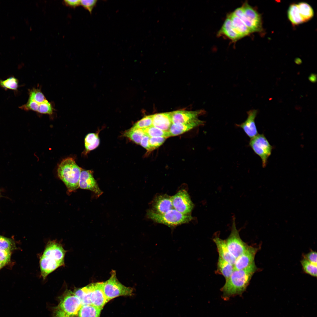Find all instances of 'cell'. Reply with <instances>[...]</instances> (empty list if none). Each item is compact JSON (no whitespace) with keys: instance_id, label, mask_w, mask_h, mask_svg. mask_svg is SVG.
<instances>
[{"instance_id":"1","label":"cell","mask_w":317,"mask_h":317,"mask_svg":"<svg viewBox=\"0 0 317 317\" xmlns=\"http://www.w3.org/2000/svg\"><path fill=\"white\" fill-rule=\"evenodd\" d=\"M257 269L255 262L245 268L235 269L221 289L223 299L227 300L233 296H241Z\"/></svg>"},{"instance_id":"2","label":"cell","mask_w":317,"mask_h":317,"mask_svg":"<svg viewBox=\"0 0 317 317\" xmlns=\"http://www.w3.org/2000/svg\"><path fill=\"white\" fill-rule=\"evenodd\" d=\"M81 169L72 158L64 159L58 168L59 178L66 186L69 192H72L79 188V181Z\"/></svg>"},{"instance_id":"3","label":"cell","mask_w":317,"mask_h":317,"mask_svg":"<svg viewBox=\"0 0 317 317\" xmlns=\"http://www.w3.org/2000/svg\"><path fill=\"white\" fill-rule=\"evenodd\" d=\"M232 12L243 21L251 33L260 32L263 31L260 14L255 8L250 5L247 1L241 6L235 9Z\"/></svg>"},{"instance_id":"4","label":"cell","mask_w":317,"mask_h":317,"mask_svg":"<svg viewBox=\"0 0 317 317\" xmlns=\"http://www.w3.org/2000/svg\"><path fill=\"white\" fill-rule=\"evenodd\" d=\"M147 216L154 222L163 224L170 227H174L187 223L193 219L190 214H183L174 208L163 214L157 213L152 210L147 212Z\"/></svg>"},{"instance_id":"5","label":"cell","mask_w":317,"mask_h":317,"mask_svg":"<svg viewBox=\"0 0 317 317\" xmlns=\"http://www.w3.org/2000/svg\"><path fill=\"white\" fill-rule=\"evenodd\" d=\"M102 289L107 302L117 297L121 296H131L133 289L123 285L117 278L116 271L112 270L109 278L102 282Z\"/></svg>"},{"instance_id":"6","label":"cell","mask_w":317,"mask_h":317,"mask_svg":"<svg viewBox=\"0 0 317 317\" xmlns=\"http://www.w3.org/2000/svg\"><path fill=\"white\" fill-rule=\"evenodd\" d=\"M82 306L80 299L74 292L67 290L60 299V302L56 307L70 316H74L78 315Z\"/></svg>"},{"instance_id":"7","label":"cell","mask_w":317,"mask_h":317,"mask_svg":"<svg viewBox=\"0 0 317 317\" xmlns=\"http://www.w3.org/2000/svg\"><path fill=\"white\" fill-rule=\"evenodd\" d=\"M249 145L254 152L261 158L262 167H265L271 154L272 146L265 136L263 134H258L251 139Z\"/></svg>"},{"instance_id":"8","label":"cell","mask_w":317,"mask_h":317,"mask_svg":"<svg viewBox=\"0 0 317 317\" xmlns=\"http://www.w3.org/2000/svg\"><path fill=\"white\" fill-rule=\"evenodd\" d=\"M225 241L229 251L236 259L245 252L249 246L241 238L239 231L236 228L234 218L233 220L230 234Z\"/></svg>"},{"instance_id":"9","label":"cell","mask_w":317,"mask_h":317,"mask_svg":"<svg viewBox=\"0 0 317 317\" xmlns=\"http://www.w3.org/2000/svg\"><path fill=\"white\" fill-rule=\"evenodd\" d=\"M173 208L183 214H190L194 205L187 192L185 190H179L171 197Z\"/></svg>"},{"instance_id":"10","label":"cell","mask_w":317,"mask_h":317,"mask_svg":"<svg viewBox=\"0 0 317 317\" xmlns=\"http://www.w3.org/2000/svg\"><path fill=\"white\" fill-rule=\"evenodd\" d=\"M79 187L93 192L97 197L103 193L90 170L81 171L79 181Z\"/></svg>"},{"instance_id":"11","label":"cell","mask_w":317,"mask_h":317,"mask_svg":"<svg viewBox=\"0 0 317 317\" xmlns=\"http://www.w3.org/2000/svg\"><path fill=\"white\" fill-rule=\"evenodd\" d=\"M102 282L92 283L88 284L91 304L102 310L108 302L102 287Z\"/></svg>"},{"instance_id":"12","label":"cell","mask_w":317,"mask_h":317,"mask_svg":"<svg viewBox=\"0 0 317 317\" xmlns=\"http://www.w3.org/2000/svg\"><path fill=\"white\" fill-rule=\"evenodd\" d=\"M205 113V111L202 109L195 111L179 110L172 112V123H183L191 122L198 119L200 116Z\"/></svg>"},{"instance_id":"13","label":"cell","mask_w":317,"mask_h":317,"mask_svg":"<svg viewBox=\"0 0 317 317\" xmlns=\"http://www.w3.org/2000/svg\"><path fill=\"white\" fill-rule=\"evenodd\" d=\"M258 248L249 246L242 254L236 258L234 265L235 269L245 268L254 262V259Z\"/></svg>"},{"instance_id":"14","label":"cell","mask_w":317,"mask_h":317,"mask_svg":"<svg viewBox=\"0 0 317 317\" xmlns=\"http://www.w3.org/2000/svg\"><path fill=\"white\" fill-rule=\"evenodd\" d=\"M257 112V110L254 109L249 111L247 112L248 116L246 120L242 124L237 125L242 128L251 139L258 134L255 122Z\"/></svg>"},{"instance_id":"15","label":"cell","mask_w":317,"mask_h":317,"mask_svg":"<svg viewBox=\"0 0 317 317\" xmlns=\"http://www.w3.org/2000/svg\"><path fill=\"white\" fill-rule=\"evenodd\" d=\"M64 264V262H59L42 255L40 258V265L41 275L43 279H45L49 274Z\"/></svg>"},{"instance_id":"16","label":"cell","mask_w":317,"mask_h":317,"mask_svg":"<svg viewBox=\"0 0 317 317\" xmlns=\"http://www.w3.org/2000/svg\"><path fill=\"white\" fill-rule=\"evenodd\" d=\"M204 122L198 119L191 122L183 123L172 124L168 131L170 136L178 135L204 124Z\"/></svg>"},{"instance_id":"17","label":"cell","mask_w":317,"mask_h":317,"mask_svg":"<svg viewBox=\"0 0 317 317\" xmlns=\"http://www.w3.org/2000/svg\"><path fill=\"white\" fill-rule=\"evenodd\" d=\"M152 205L154 210H153L159 214H164L173 208L171 197L166 194L160 195L156 197Z\"/></svg>"},{"instance_id":"18","label":"cell","mask_w":317,"mask_h":317,"mask_svg":"<svg viewBox=\"0 0 317 317\" xmlns=\"http://www.w3.org/2000/svg\"><path fill=\"white\" fill-rule=\"evenodd\" d=\"M65 252L66 251L60 245L51 241L47 245L43 255L59 262H64Z\"/></svg>"},{"instance_id":"19","label":"cell","mask_w":317,"mask_h":317,"mask_svg":"<svg viewBox=\"0 0 317 317\" xmlns=\"http://www.w3.org/2000/svg\"><path fill=\"white\" fill-rule=\"evenodd\" d=\"M171 115L172 112L153 114L152 126L163 131H168L172 124Z\"/></svg>"},{"instance_id":"20","label":"cell","mask_w":317,"mask_h":317,"mask_svg":"<svg viewBox=\"0 0 317 317\" xmlns=\"http://www.w3.org/2000/svg\"><path fill=\"white\" fill-rule=\"evenodd\" d=\"M217 35L218 37L224 36L233 42H236L241 39L235 30L231 21L227 15L222 27L217 32Z\"/></svg>"},{"instance_id":"21","label":"cell","mask_w":317,"mask_h":317,"mask_svg":"<svg viewBox=\"0 0 317 317\" xmlns=\"http://www.w3.org/2000/svg\"><path fill=\"white\" fill-rule=\"evenodd\" d=\"M213 240L216 245L219 256L224 260L234 265L236 259L228 249L225 240L217 236L213 238Z\"/></svg>"},{"instance_id":"22","label":"cell","mask_w":317,"mask_h":317,"mask_svg":"<svg viewBox=\"0 0 317 317\" xmlns=\"http://www.w3.org/2000/svg\"><path fill=\"white\" fill-rule=\"evenodd\" d=\"M227 15L230 18L235 30L241 38L251 34L243 21L232 12Z\"/></svg>"},{"instance_id":"23","label":"cell","mask_w":317,"mask_h":317,"mask_svg":"<svg viewBox=\"0 0 317 317\" xmlns=\"http://www.w3.org/2000/svg\"><path fill=\"white\" fill-rule=\"evenodd\" d=\"M234 269L233 265L224 260L219 256L216 273L223 275L226 280L230 277Z\"/></svg>"},{"instance_id":"24","label":"cell","mask_w":317,"mask_h":317,"mask_svg":"<svg viewBox=\"0 0 317 317\" xmlns=\"http://www.w3.org/2000/svg\"><path fill=\"white\" fill-rule=\"evenodd\" d=\"M288 16L290 21L294 25H298L304 22L296 4H293L289 6L288 11Z\"/></svg>"},{"instance_id":"25","label":"cell","mask_w":317,"mask_h":317,"mask_svg":"<svg viewBox=\"0 0 317 317\" xmlns=\"http://www.w3.org/2000/svg\"><path fill=\"white\" fill-rule=\"evenodd\" d=\"M102 310L92 305H82L79 313V317H100Z\"/></svg>"},{"instance_id":"26","label":"cell","mask_w":317,"mask_h":317,"mask_svg":"<svg viewBox=\"0 0 317 317\" xmlns=\"http://www.w3.org/2000/svg\"><path fill=\"white\" fill-rule=\"evenodd\" d=\"M297 4L299 13L304 22L308 21L313 17L314 12L311 6L305 2H301Z\"/></svg>"},{"instance_id":"27","label":"cell","mask_w":317,"mask_h":317,"mask_svg":"<svg viewBox=\"0 0 317 317\" xmlns=\"http://www.w3.org/2000/svg\"><path fill=\"white\" fill-rule=\"evenodd\" d=\"M74 292L80 299L82 306L92 305L90 300V292L88 285L75 290Z\"/></svg>"},{"instance_id":"28","label":"cell","mask_w":317,"mask_h":317,"mask_svg":"<svg viewBox=\"0 0 317 317\" xmlns=\"http://www.w3.org/2000/svg\"><path fill=\"white\" fill-rule=\"evenodd\" d=\"M100 144V139L97 134L90 133L87 134L85 139V145L87 151L92 150L96 148Z\"/></svg>"},{"instance_id":"29","label":"cell","mask_w":317,"mask_h":317,"mask_svg":"<svg viewBox=\"0 0 317 317\" xmlns=\"http://www.w3.org/2000/svg\"><path fill=\"white\" fill-rule=\"evenodd\" d=\"M142 129H131L125 131L124 135L137 144H140L141 139L144 135Z\"/></svg>"},{"instance_id":"30","label":"cell","mask_w":317,"mask_h":317,"mask_svg":"<svg viewBox=\"0 0 317 317\" xmlns=\"http://www.w3.org/2000/svg\"><path fill=\"white\" fill-rule=\"evenodd\" d=\"M142 129L144 134L149 137L163 136L167 138L170 137L168 131H163L153 126Z\"/></svg>"},{"instance_id":"31","label":"cell","mask_w":317,"mask_h":317,"mask_svg":"<svg viewBox=\"0 0 317 317\" xmlns=\"http://www.w3.org/2000/svg\"><path fill=\"white\" fill-rule=\"evenodd\" d=\"M301 264L305 273L313 276H317V264L311 263L305 258L301 260Z\"/></svg>"},{"instance_id":"32","label":"cell","mask_w":317,"mask_h":317,"mask_svg":"<svg viewBox=\"0 0 317 317\" xmlns=\"http://www.w3.org/2000/svg\"><path fill=\"white\" fill-rule=\"evenodd\" d=\"M18 80L14 77H11L4 80H0V85L5 90H16L18 87Z\"/></svg>"},{"instance_id":"33","label":"cell","mask_w":317,"mask_h":317,"mask_svg":"<svg viewBox=\"0 0 317 317\" xmlns=\"http://www.w3.org/2000/svg\"><path fill=\"white\" fill-rule=\"evenodd\" d=\"M29 92V100L39 103H42L47 100L40 89L33 88L30 90Z\"/></svg>"},{"instance_id":"34","label":"cell","mask_w":317,"mask_h":317,"mask_svg":"<svg viewBox=\"0 0 317 317\" xmlns=\"http://www.w3.org/2000/svg\"><path fill=\"white\" fill-rule=\"evenodd\" d=\"M153 115L145 116L135 123L131 128L142 129L152 126Z\"/></svg>"},{"instance_id":"35","label":"cell","mask_w":317,"mask_h":317,"mask_svg":"<svg viewBox=\"0 0 317 317\" xmlns=\"http://www.w3.org/2000/svg\"><path fill=\"white\" fill-rule=\"evenodd\" d=\"M0 247L11 251L16 246L12 239L0 235Z\"/></svg>"},{"instance_id":"36","label":"cell","mask_w":317,"mask_h":317,"mask_svg":"<svg viewBox=\"0 0 317 317\" xmlns=\"http://www.w3.org/2000/svg\"><path fill=\"white\" fill-rule=\"evenodd\" d=\"M166 138L163 136L150 137L149 142L151 151L153 150L160 146Z\"/></svg>"},{"instance_id":"37","label":"cell","mask_w":317,"mask_h":317,"mask_svg":"<svg viewBox=\"0 0 317 317\" xmlns=\"http://www.w3.org/2000/svg\"><path fill=\"white\" fill-rule=\"evenodd\" d=\"M11 255V251L0 247V262L5 264L10 260Z\"/></svg>"},{"instance_id":"38","label":"cell","mask_w":317,"mask_h":317,"mask_svg":"<svg viewBox=\"0 0 317 317\" xmlns=\"http://www.w3.org/2000/svg\"><path fill=\"white\" fill-rule=\"evenodd\" d=\"M97 1L96 0H80V5L87 10L91 14L93 8L96 4Z\"/></svg>"},{"instance_id":"39","label":"cell","mask_w":317,"mask_h":317,"mask_svg":"<svg viewBox=\"0 0 317 317\" xmlns=\"http://www.w3.org/2000/svg\"><path fill=\"white\" fill-rule=\"evenodd\" d=\"M317 253L314 251H311L304 256L305 259L310 262L317 264Z\"/></svg>"},{"instance_id":"40","label":"cell","mask_w":317,"mask_h":317,"mask_svg":"<svg viewBox=\"0 0 317 317\" xmlns=\"http://www.w3.org/2000/svg\"><path fill=\"white\" fill-rule=\"evenodd\" d=\"M53 317H76L69 315L56 307L54 310Z\"/></svg>"},{"instance_id":"41","label":"cell","mask_w":317,"mask_h":317,"mask_svg":"<svg viewBox=\"0 0 317 317\" xmlns=\"http://www.w3.org/2000/svg\"><path fill=\"white\" fill-rule=\"evenodd\" d=\"M149 136L144 134L141 139L140 144L148 151H151L149 142Z\"/></svg>"},{"instance_id":"42","label":"cell","mask_w":317,"mask_h":317,"mask_svg":"<svg viewBox=\"0 0 317 317\" xmlns=\"http://www.w3.org/2000/svg\"><path fill=\"white\" fill-rule=\"evenodd\" d=\"M63 2L66 5L73 8L80 5V0H65Z\"/></svg>"},{"instance_id":"43","label":"cell","mask_w":317,"mask_h":317,"mask_svg":"<svg viewBox=\"0 0 317 317\" xmlns=\"http://www.w3.org/2000/svg\"><path fill=\"white\" fill-rule=\"evenodd\" d=\"M309 80L312 82H315L316 81V75L315 74H312L311 75L309 78Z\"/></svg>"},{"instance_id":"44","label":"cell","mask_w":317,"mask_h":317,"mask_svg":"<svg viewBox=\"0 0 317 317\" xmlns=\"http://www.w3.org/2000/svg\"><path fill=\"white\" fill-rule=\"evenodd\" d=\"M5 265V264L0 262V269L2 268Z\"/></svg>"},{"instance_id":"45","label":"cell","mask_w":317,"mask_h":317,"mask_svg":"<svg viewBox=\"0 0 317 317\" xmlns=\"http://www.w3.org/2000/svg\"><path fill=\"white\" fill-rule=\"evenodd\" d=\"M2 190H1L0 189V198H1V197H3V196L2 195V194H1V192H2Z\"/></svg>"}]
</instances>
